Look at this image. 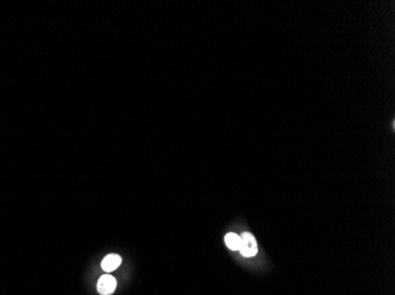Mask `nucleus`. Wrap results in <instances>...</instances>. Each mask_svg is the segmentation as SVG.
Returning <instances> with one entry per match:
<instances>
[{"instance_id":"20e7f679","label":"nucleus","mask_w":395,"mask_h":295,"mask_svg":"<svg viewBox=\"0 0 395 295\" xmlns=\"http://www.w3.org/2000/svg\"><path fill=\"white\" fill-rule=\"evenodd\" d=\"M225 244L231 250H239L240 236L236 233H229L225 236Z\"/></svg>"},{"instance_id":"f257e3e1","label":"nucleus","mask_w":395,"mask_h":295,"mask_svg":"<svg viewBox=\"0 0 395 295\" xmlns=\"http://www.w3.org/2000/svg\"><path fill=\"white\" fill-rule=\"evenodd\" d=\"M239 252L241 255L245 257H252L256 256L258 253V246H257V241L255 236L251 233L245 231L240 235V247Z\"/></svg>"},{"instance_id":"f03ea898","label":"nucleus","mask_w":395,"mask_h":295,"mask_svg":"<svg viewBox=\"0 0 395 295\" xmlns=\"http://www.w3.org/2000/svg\"><path fill=\"white\" fill-rule=\"evenodd\" d=\"M116 289V280L111 275L101 276L97 282V290L101 295H110Z\"/></svg>"},{"instance_id":"7ed1b4c3","label":"nucleus","mask_w":395,"mask_h":295,"mask_svg":"<svg viewBox=\"0 0 395 295\" xmlns=\"http://www.w3.org/2000/svg\"><path fill=\"white\" fill-rule=\"evenodd\" d=\"M122 262V259L120 255H117V254H109V255H107L106 257H104L102 263H101V266H102V270L104 272H114L115 270H117L118 267H120V264Z\"/></svg>"}]
</instances>
